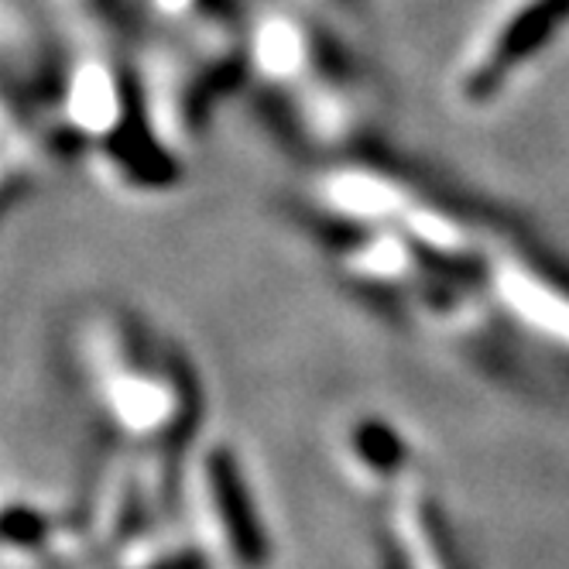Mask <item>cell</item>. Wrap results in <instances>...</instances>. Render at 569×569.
Masks as SVG:
<instances>
[{"label":"cell","instance_id":"obj_1","mask_svg":"<svg viewBox=\"0 0 569 569\" xmlns=\"http://www.w3.org/2000/svg\"><path fill=\"white\" fill-rule=\"evenodd\" d=\"M97 353V388L103 412L117 429L134 439L166 442L189 419V385L179 368L151 350L141 337L124 333L110 322L100 330Z\"/></svg>","mask_w":569,"mask_h":569},{"label":"cell","instance_id":"obj_2","mask_svg":"<svg viewBox=\"0 0 569 569\" xmlns=\"http://www.w3.org/2000/svg\"><path fill=\"white\" fill-rule=\"evenodd\" d=\"M569 21V0H521L498 28H491L460 72V90L467 100H491L508 79L532 62Z\"/></svg>","mask_w":569,"mask_h":569},{"label":"cell","instance_id":"obj_3","mask_svg":"<svg viewBox=\"0 0 569 569\" xmlns=\"http://www.w3.org/2000/svg\"><path fill=\"white\" fill-rule=\"evenodd\" d=\"M202 511H207V525L217 539V549L223 552L227 566L233 569H254L264 559V536L261 521L251 505L248 483H243L237 463L213 450L207 457V470H202Z\"/></svg>","mask_w":569,"mask_h":569},{"label":"cell","instance_id":"obj_4","mask_svg":"<svg viewBox=\"0 0 569 569\" xmlns=\"http://www.w3.org/2000/svg\"><path fill=\"white\" fill-rule=\"evenodd\" d=\"M66 113L72 128L87 138L113 144L120 134H128L138 124H128L131 93L124 76H120L107 59H83L69 76L66 90Z\"/></svg>","mask_w":569,"mask_h":569},{"label":"cell","instance_id":"obj_5","mask_svg":"<svg viewBox=\"0 0 569 569\" xmlns=\"http://www.w3.org/2000/svg\"><path fill=\"white\" fill-rule=\"evenodd\" d=\"M251 56L268 79H278V83H302L312 72L316 42L299 21L271 14L254 31Z\"/></svg>","mask_w":569,"mask_h":569},{"label":"cell","instance_id":"obj_6","mask_svg":"<svg viewBox=\"0 0 569 569\" xmlns=\"http://www.w3.org/2000/svg\"><path fill=\"white\" fill-rule=\"evenodd\" d=\"M395 521H398V542L405 549L409 569H457L450 549L442 542V532L436 528L426 505L401 501L395 508Z\"/></svg>","mask_w":569,"mask_h":569}]
</instances>
